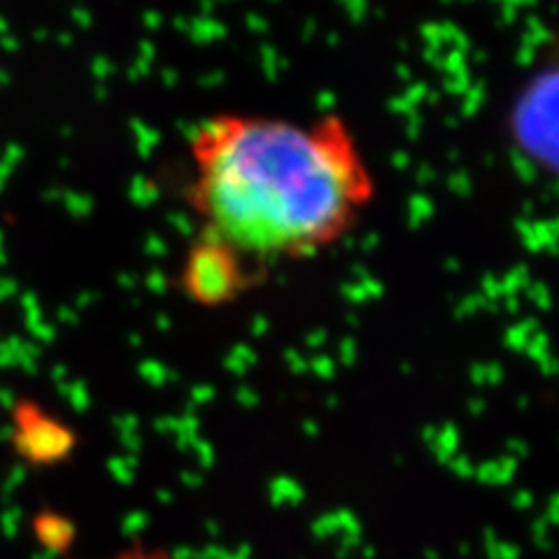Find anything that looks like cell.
<instances>
[{
  "mask_svg": "<svg viewBox=\"0 0 559 559\" xmlns=\"http://www.w3.org/2000/svg\"><path fill=\"white\" fill-rule=\"evenodd\" d=\"M187 203L203 234L257 266L324 252L376 197L357 135L338 115L205 117L189 138Z\"/></svg>",
  "mask_w": 559,
  "mask_h": 559,
  "instance_id": "1",
  "label": "cell"
},
{
  "mask_svg": "<svg viewBox=\"0 0 559 559\" xmlns=\"http://www.w3.org/2000/svg\"><path fill=\"white\" fill-rule=\"evenodd\" d=\"M110 559H175V557L164 552V550H147V548H140L138 546V548H129L124 552H119V555H115Z\"/></svg>",
  "mask_w": 559,
  "mask_h": 559,
  "instance_id": "5",
  "label": "cell"
},
{
  "mask_svg": "<svg viewBox=\"0 0 559 559\" xmlns=\"http://www.w3.org/2000/svg\"><path fill=\"white\" fill-rule=\"evenodd\" d=\"M259 277L261 266L234 245L199 231L182 259L180 289L194 306L215 310L238 301Z\"/></svg>",
  "mask_w": 559,
  "mask_h": 559,
  "instance_id": "2",
  "label": "cell"
},
{
  "mask_svg": "<svg viewBox=\"0 0 559 559\" xmlns=\"http://www.w3.org/2000/svg\"><path fill=\"white\" fill-rule=\"evenodd\" d=\"M8 441L31 466H57L73 457L78 431L61 415L35 399H16L8 415Z\"/></svg>",
  "mask_w": 559,
  "mask_h": 559,
  "instance_id": "4",
  "label": "cell"
},
{
  "mask_svg": "<svg viewBox=\"0 0 559 559\" xmlns=\"http://www.w3.org/2000/svg\"><path fill=\"white\" fill-rule=\"evenodd\" d=\"M511 135L538 170L559 175V61L524 82L513 103Z\"/></svg>",
  "mask_w": 559,
  "mask_h": 559,
  "instance_id": "3",
  "label": "cell"
}]
</instances>
